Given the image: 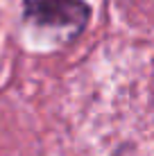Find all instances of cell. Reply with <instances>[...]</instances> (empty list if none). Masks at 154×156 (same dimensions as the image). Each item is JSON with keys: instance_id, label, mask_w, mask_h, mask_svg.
Returning a JSON list of instances; mask_svg holds the SVG:
<instances>
[{"instance_id": "cell-1", "label": "cell", "mask_w": 154, "mask_h": 156, "mask_svg": "<svg viewBox=\"0 0 154 156\" xmlns=\"http://www.w3.org/2000/svg\"><path fill=\"white\" fill-rule=\"evenodd\" d=\"M25 16L39 27L68 39L84 30L91 9L84 0H25Z\"/></svg>"}]
</instances>
